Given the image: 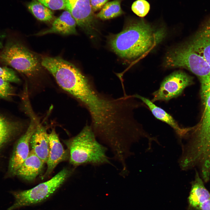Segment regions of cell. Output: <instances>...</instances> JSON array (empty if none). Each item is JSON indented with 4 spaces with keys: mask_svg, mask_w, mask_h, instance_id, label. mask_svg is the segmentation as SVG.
I'll list each match as a JSON object with an SVG mask.
<instances>
[{
    "mask_svg": "<svg viewBox=\"0 0 210 210\" xmlns=\"http://www.w3.org/2000/svg\"><path fill=\"white\" fill-rule=\"evenodd\" d=\"M165 35L164 29H156L142 20L130 24L112 36L110 44L121 57L134 59L152 49L163 40Z\"/></svg>",
    "mask_w": 210,
    "mask_h": 210,
    "instance_id": "6da1fadb",
    "label": "cell"
},
{
    "mask_svg": "<svg viewBox=\"0 0 210 210\" xmlns=\"http://www.w3.org/2000/svg\"><path fill=\"white\" fill-rule=\"evenodd\" d=\"M69 154L70 163L74 166L111 164L107 148L99 142L91 127L86 125L77 135L63 141Z\"/></svg>",
    "mask_w": 210,
    "mask_h": 210,
    "instance_id": "7a4b0ae2",
    "label": "cell"
},
{
    "mask_svg": "<svg viewBox=\"0 0 210 210\" xmlns=\"http://www.w3.org/2000/svg\"><path fill=\"white\" fill-rule=\"evenodd\" d=\"M72 170L64 168L49 180L30 189L12 191L15 201L6 210L18 208L40 202L51 196L70 176Z\"/></svg>",
    "mask_w": 210,
    "mask_h": 210,
    "instance_id": "3957f363",
    "label": "cell"
},
{
    "mask_svg": "<svg viewBox=\"0 0 210 210\" xmlns=\"http://www.w3.org/2000/svg\"><path fill=\"white\" fill-rule=\"evenodd\" d=\"M0 62L28 76L36 74L41 67L34 54L20 43L12 40L7 42L0 51Z\"/></svg>",
    "mask_w": 210,
    "mask_h": 210,
    "instance_id": "277c9868",
    "label": "cell"
},
{
    "mask_svg": "<svg viewBox=\"0 0 210 210\" xmlns=\"http://www.w3.org/2000/svg\"><path fill=\"white\" fill-rule=\"evenodd\" d=\"M200 82L203 111L199 124L190 128L189 139L195 148L210 153V78Z\"/></svg>",
    "mask_w": 210,
    "mask_h": 210,
    "instance_id": "5b68a950",
    "label": "cell"
},
{
    "mask_svg": "<svg viewBox=\"0 0 210 210\" xmlns=\"http://www.w3.org/2000/svg\"><path fill=\"white\" fill-rule=\"evenodd\" d=\"M192 82V77L185 72L179 70L174 71L166 77L159 89L152 93L151 101H166L176 98Z\"/></svg>",
    "mask_w": 210,
    "mask_h": 210,
    "instance_id": "8992f818",
    "label": "cell"
},
{
    "mask_svg": "<svg viewBox=\"0 0 210 210\" xmlns=\"http://www.w3.org/2000/svg\"><path fill=\"white\" fill-rule=\"evenodd\" d=\"M30 124L25 132L17 141L9 163L8 171L12 175H16L18 170L27 157L31 137L36 127V119L30 113Z\"/></svg>",
    "mask_w": 210,
    "mask_h": 210,
    "instance_id": "52a82bcc",
    "label": "cell"
},
{
    "mask_svg": "<svg viewBox=\"0 0 210 210\" xmlns=\"http://www.w3.org/2000/svg\"><path fill=\"white\" fill-rule=\"evenodd\" d=\"M66 10L69 12L76 24L82 29L91 31L94 24V19L90 0H65Z\"/></svg>",
    "mask_w": 210,
    "mask_h": 210,
    "instance_id": "ba28073f",
    "label": "cell"
},
{
    "mask_svg": "<svg viewBox=\"0 0 210 210\" xmlns=\"http://www.w3.org/2000/svg\"><path fill=\"white\" fill-rule=\"evenodd\" d=\"M187 44L201 57L210 70V18Z\"/></svg>",
    "mask_w": 210,
    "mask_h": 210,
    "instance_id": "9c48e42d",
    "label": "cell"
},
{
    "mask_svg": "<svg viewBox=\"0 0 210 210\" xmlns=\"http://www.w3.org/2000/svg\"><path fill=\"white\" fill-rule=\"evenodd\" d=\"M48 136L49 151L47 169L42 177L43 178L49 176L58 164L69 158V151L64 148L54 129L48 134Z\"/></svg>",
    "mask_w": 210,
    "mask_h": 210,
    "instance_id": "30bf717a",
    "label": "cell"
},
{
    "mask_svg": "<svg viewBox=\"0 0 210 210\" xmlns=\"http://www.w3.org/2000/svg\"><path fill=\"white\" fill-rule=\"evenodd\" d=\"M36 119V129L31 137L30 145L31 150L44 163H46L49 151L48 134L46 128Z\"/></svg>",
    "mask_w": 210,
    "mask_h": 210,
    "instance_id": "8fae6325",
    "label": "cell"
},
{
    "mask_svg": "<svg viewBox=\"0 0 210 210\" xmlns=\"http://www.w3.org/2000/svg\"><path fill=\"white\" fill-rule=\"evenodd\" d=\"M76 24L71 13L66 10L55 20L50 29L38 33L36 35L40 36L50 33L64 35L75 34L77 33Z\"/></svg>",
    "mask_w": 210,
    "mask_h": 210,
    "instance_id": "7c38bea8",
    "label": "cell"
},
{
    "mask_svg": "<svg viewBox=\"0 0 210 210\" xmlns=\"http://www.w3.org/2000/svg\"><path fill=\"white\" fill-rule=\"evenodd\" d=\"M204 182L199 172L195 169L194 179L191 182L188 198L189 206L194 210H200L202 204L210 197V192L205 187Z\"/></svg>",
    "mask_w": 210,
    "mask_h": 210,
    "instance_id": "4fadbf2b",
    "label": "cell"
},
{
    "mask_svg": "<svg viewBox=\"0 0 210 210\" xmlns=\"http://www.w3.org/2000/svg\"><path fill=\"white\" fill-rule=\"evenodd\" d=\"M133 95L136 98L141 100L146 105L155 117L172 127L180 138H183L185 136L188 131V128H184L180 127L170 114L163 109L156 105L148 99L138 94Z\"/></svg>",
    "mask_w": 210,
    "mask_h": 210,
    "instance_id": "5bb4252c",
    "label": "cell"
},
{
    "mask_svg": "<svg viewBox=\"0 0 210 210\" xmlns=\"http://www.w3.org/2000/svg\"><path fill=\"white\" fill-rule=\"evenodd\" d=\"M44 164L31 150L27 157L18 170L16 175L27 181H32L39 174Z\"/></svg>",
    "mask_w": 210,
    "mask_h": 210,
    "instance_id": "9a60e30c",
    "label": "cell"
},
{
    "mask_svg": "<svg viewBox=\"0 0 210 210\" xmlns=\"http://www.w3.org/2000/svg\"><path fill=\"white\" fill-rule=\"evenodd\" d=\"M23 127L22 123L9 119L0 114V148Z\"/></svg>",
    "mask_w": 210,
    "mask_h": 210,
    "instance_id": "2e32d148",
    "label": "cell"
},
{
    "mask_svg": "<svg viewBox=\"0 0 210 210\" xmlns=\"http://www.w3.org/2000/svg\"><path fill=\"white\" fill-rule=\"evenodd\" d=\"M28 10L38 20L43 22H49L53 18L51 10L37 0H33L27 5Z\"/></svg>",
    "mask_w": 210,
    "mask_h": 210,
    "instance_id": "e0dca14e",
    "label": "cell"
},
{
    "mask_svg": "<svg viewBox=\"0 0 210 210\" xmlns=\"http://www.w3.org/2000/svg\"><path fill=\"white\" fill-rule=\"evenodd\" d=\"M121 0H114L107 2L97 15V17L102 20L115 18L123 13L120 5Z\"/></svg>",
    "mask_w": 210,
    "mask_h": 210,
    "instance_id": "ac0fdd59",
    "label": "cell"
},
{
    "mask_svg": "<svg viewBox=\"0 0 210 210\" xmlns=\"http://www.w3.org/2000/svg\"><path fill=\"white\" fill-rule=\"evenodd\" d=\"M131 8L133 12L137 15L143 17L148 12L150 6L148 2L145 0H137L133 3Z\"/></svg>",
    "mask_w": 210,
    "mask_h": 210,
    "instance_id": "d6986e66",
    "label": "cell"
},
{
    "mask_svg": "<svg viewBox=\"0 0 210 210\" xmlns=\"http://www.w3.org/2000/svg\"><path fill=\"white\" fill-rule=\"evenodd\" d=\"M0 78L9 82L17 83L20 82L14 71L6 66H0Z\"/></svg>",
    "mask_w": 210,
    "mask_h": 210,
    "instance_id": "ffe728a7",
    "label": "cell"
},
{
    "mask_svg": "<svg viewBox=\"0 0 210 210\" xmlns=\"http://www.w3.org/2000/svg\"><path fill=\"white\" fill-rule=\"evenodd\" d=\"M13 92L10 82L0 78V99L9 98L14 94Z\"/></svg>",
    "mask_w": 210,
    "mask_h": 210,
    "instance_id": "44dd1931",
    "label": "cell"
},
{
    "mask_svg": "<svg viewBox=\"0 0 210 210\" xmlns=\"http://www.w3.org/2000/svg\"><path fill=\"white\" fill-rule=\"evenodd\" d=\"M50 9L59 10L65 8V0H37Z\"/></svg>",
    "mask_w": 210,
    "mask_h": 210,
    "instance_id": "7402d4cb",
    "label": "cell"
},
{
    "mask_svg": "<svg viewBox=\"0 0 210 210\" xmlns=\"http://www.w3.org/2000/svg\"><path fill=\"white\" fill-rule=\"evenodd\" d=\"M108 0H90L92 11L95 12L102 8Z\"/></svg>",
    "mask_w": 210,
    "mask_h": 210,
    "instance_id": "603a6c76",
    "label": "cell"
},
{
    "mask_svg": "<svg viewBox=\"0 0 210 210\" xmlns=\"http://www.w3.org/2000/svg\"><path fill=\"white\" fill-rule=\"evenodd\" d=\"M200 210H210V197L202 205Z\"/></svg>",
    "mask_w": 210,
    "mask_h": 210,
    "instance_id": "cb8c5ba5",
    "label": "cell"
}]
</instances>
